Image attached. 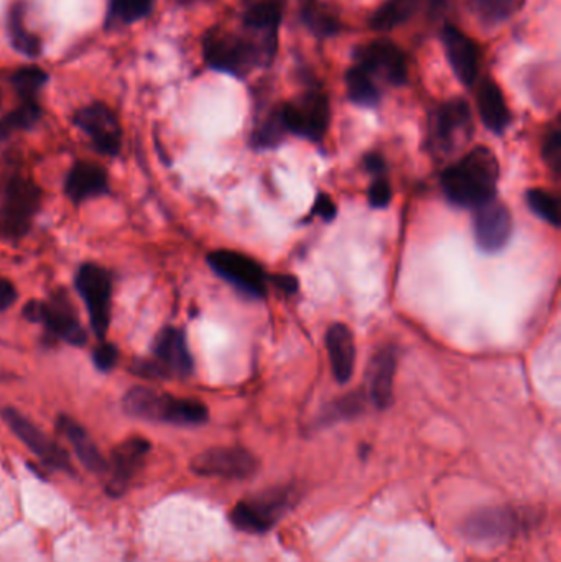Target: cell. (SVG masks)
Returning <instances> with one entry per match:
<instances>
[{"mask_svg":"<svg viewBox=\"0 0 561 562\" xmlns=\"http://www.w3.org/2000/svg\"><path fill=\"white\" fill-rule=\"evenodd\" d=\"M302 20L319 38H328L341 30L338 16L316 0H308L302 9Z\"/></svg>","mask_w":561,"mask_h":562,"instance_id":"cell-30","label":"cell"},{"mask_svg":"<svg viewBox=\"0 0 561 562\" xmlns=\"http://www.w3.org/2000/svg\"><path fill=\"white\" fill-rule=\"evenodd\" d=\"M417 7L418 0H388L375 10L369 25L375 32H389V30L397 29L417 12Z\"/></svg>","mask_w":561,"mask_h":562,"instance_id":"cell-26","label":"cell"},{"mask_svg":"<svg viewBox=\"0 0 561 562\" xmlns=\"http://www.w3.org/2000/svg\"><path fill=\"white\" fill-rule=\"evenodd\" d=\"M359 68L368 75H378L394 86H404L408 78V63L405 53L394 43L378 40L361 46L356 52Z\"/></svg>","mask_w":561,"mask_h":562,"instance_id":"cell-17","label":"cell"},{"mask_svg":"<svg viewBox=\"0 0 561 562\" xmlns=\"http://www.w3.org/2000/svg\"><path fill=\"white\" fill-rule=\"evenodd\" d=\"M178 2L191 5V3L210 2V0H178Z\"/></svg>","mask_w":561,"mask_h":562,"instance_id":"cell-44","label":"cell"},{"mask_svg":"<svg viewBox=\"0 0 561 562\" xmlns=\"http://www.w3.org/2000/svg\"><path fill=\"white\" fill-rule=\"evenodd\" d=\"M42 206V188L26 177H13L0 193V237L19 240L29 233Z\"/></svg>","mask_w":561,"mask_h":562,"instance_id":"cell-6","label":"cell"},{"mask_svg":"<svg viewBox=\"0 0 561 562\" xmlns=\"http://www.w3.org/2000/svg\"><path fill=\"white\" fill-rule=\"evenodd\" d=\"M441 43L455 76L464 86H473L480 78L481 69V52L476 43L467 33L451 25L441 30Z\"/></svg>","mask_w":561,"mask_h":562,"instance_id":"cell-19","label":"cell"},{"mask_svg":"<svg viewBox=\"0 0 561 562\" xmlns=\"http://www.w3.org/2000/svg\"><path fill=\"white\" fill-rule=\"evenodd\" d=\"M92 360H94L96 369L101 370V372H109V370L117 366V347L111 342L101 344V346L96 347L94 352H92Z\"/></svg>","mask_w":561,"mask_h":562,"instance_id":"cell-37","label":"cell"},{"mask_svg":"<svg viewBox=\"0 0 561 562\" xmlns=\"http://www.w3.org/2000/svg\"><path fill=\"white\" fill-rule=\"evenodd\" d=\"M478 109L484 125L494 134H504L510 124V111L497 82L484 81L478 91Z\"/></svg>","mask_w":561,"mask_h":562,"instance_id":"cell-25","label":"cell"},{"mask_svg":"<svg viewBox=\"0 0 561 562\" xmlns=\"http://www.w3.org/2000/svg\"><path fill=\"white\" fill-rule=\"evenodd\" d=\"M122 408L132 418L175 426H200L210 418L206 406L198 400L180 398L148 386L128 390L122 398Z\"/></svg>","mask_w":561,"mask_h":562,"instance_id":"cell-2","label":"cell"},{"mask_svg":"<svg viewBox=\"0 0 561 562\" xmlns=\"http://www.w3.org/2000/svg\"><path fill=\"white\" fill-rule=\"evenodd\" d=\"M527 204L532 213L553 227H560V206L559 201L549 191L530 190L527 193Z\"/></svg>","mask_w":561,"mask_h":562,"instance_id":"cell-34","label":"cell"},{"mask_svg":"<svg viewBox=\"0 0 561 562\" xmlns=\"http://www.w3.org/2000/svg\"><path fill=\"white\" fill-rule=\"evenodd\" d=\"M520 7H523V0H470L471 12L481 25H501Z\"/></svg>","mask_w":561,"mask_h":562,"instance_id":"cell-29","label":"cell"},{"mask_svg":"<svg viewBox=\"0 0 561 562\" xmlns=\"http://www.w3.org/2000/svg\"><path fill=\"white\" fill-rule=\"evenodd\" d=\"M7 35L10 45L25 58H40L43 53V42L29 25H26V3L15 0L7 13Z\"/></svg>","mask_w":561,"mask_h":562,"instance_id":"cell-24","label":"cell"},{"mask_svg":"<svg viewBox=\"0 0 561 562\" xmlns=\"http://www.w3.org/2000/svg\"><path fill=\"white\" fill-rule=\"evenodd\" d=\"M72 122L91 140L99 154L115 157L121 151V124L108 105L102 102L85 105L76 112Z\"/></svg>","mask_w":561,"mask_h":562,"instance_id":"cell-15","label":"cell"},{"mask_svg":"<svg viewBox=\"0 0 561 562\" xmlns=\"http://www.w3.org/2000/svg\"><path fill=\"white\" fill-rule=\"evenodd\" d=\"M313 216H319L322 220L332 221L336 216V204L333 203L328 194H319L315 201V207L312 211Z\"/></svg>","mask_w":561,"mask_h":562,"instance_id":"cell-39","label":"cell"},{"mask_svg":"<svg viewBox=\"0 0 561 562\" xmlns=\"http://www.w3.org/2000/svg\"><path fill=\"white\" fill-rule=\"evenodd\" d=\"M259 462L244 448H213L201 452L191 461V471L203 477L244 481L256 474Z\"/></svg>","mask_w":561,"mask_h":562,"instance_id":"cell-14","label":"cell"},{"mask_svg":"<svg viewBox=\"0 0 561 562\" xmlns=\"http://www.w3.org/2000/svg\"><path fill=\"white\" fill-rule=\"evenodd\" d=\"M152 352V359L142 360L135 366L138 375L147 379H187L193 373V357L183 330L177 327L161 329L155 337Z\"/></svg>","mask_w":561,"mask_h":562,"instance_id":"cell-7","label":"cell"},{"mask_svg":"<svg viewBox=\"0 0 561 562\" xmlns=\"http://www.w3.org/2000/svg\"><path fill=\"white\" fill-rule=\"evenodd\" d=\"M43 111L38 101H22L19 108L0 119V138H9L16 132L30 131L38 124Z\"/></svg>","mask_w":561,"mask_h":562,"instance_id":"cell-31","label":"cell"},{"mask_svg":"<svg viewBox=\"0 0 561 562\" xmlns=\"http://www.w3.org/2000/svg\"><path fill=\"white\" fill-rule=\"evenodd\" d=\"M23 316L30 323L42 324L45 333L55 340H65L75 347L88 342L68 294L53 293L48 301H30L23 306Z\"/></svg>","mask_w":561,"mask_h":562,"instance_id":"cell-8","label":"cell"},{"mask_svg":"<svg viewBox=\"0 0 561 562\" xmlns=\"http://www.w3.org/2000/svg\"><path fill=\"white\" fill-rule=\"evenodd\" d=\"M56 426H58L59 432L68 439L69 445L72 446V451L76 452L79 461L89 472L105 474L108 462H105L104 456L101 454L89 432L79 423H76L69 416L63 415L59 416Z\"/></svg>","mask_w":561,"mask_h":562,"instance_id":"cell-23","label":"cell"},{"mask_svg":"<svg viewBox=\"0 0 561 562\" xmlns=\"http://www.w3.org/2000/svg\"><path fill=\"white\" fill-rule=\"evenodd\" d=\"M473 134V115L470 104L457 98L444 102L435 111L430 124L431 147L444 155H451L463 148Z\"/></svg>","mask_w":561,"mask_h":562,"instance_id":"cell-9","label":"cell"},{"mask_svg":"<svg viewBox=\"0 0 561 562\" xmlns=\"http://www.w3.org/2000/svg\"><path fill=\"white\" fill-rule=\"evenodd\" d=\"M150 451V442L141 436H132L112 451L111 461L108 462L109 475L105 492L117 498L127 492L132 479L144 468L145 458Z\"/></svg>","mask_w":561,"mask_h":562,"instance_id":"cell-16","label":"cell"},{"mask_svg":"<svg viewBox=\"0 0 561 562\" xmlns=\"http://www.w3.org/2000/svg\"><path fill=\"white\" fill-rule=\"evenodd\" d=\"M536 525L534 512L513 507L478 510L464 521V537L480 547H503Z\"/></svg>","mask_w":561,"mask_h":562,"instance_id":"cell-5","label":"cell"},{"mask_svg":"<svg viewBox=\"0 0 561 562\" xmlns=\"http://www.w3.org/2000/svg\"><path fill=\"white\" fill-rule=\"evenodd\" d=\"M474 237L484 252H497L513 236V216L503 203L491 200L481 204L474 214Z\"/></svg>","mask_w":561,"mask_h":562,"instance_id":"cell-18","label":"cell"},{"mask_svg":"<svg viewBox=\"0 0 561 562\" xmlns=\"http://www.w3.org/2000/svg\"><path fill=\"white\" fill-rule=\"evenodd\" d=\"M326 347L335 379L339 383L349 382L356 366V342L351 329L341 323L329 327L326 333Z\"/></svg>","mask_w":561,"mask_h":562,"instance_id":"cell-22","label":"cell"},{"mask_svg":"<svg viewBox=\"0 0 561 562\" xmlns=\"http://www.w3.org/2000/svg\"><path fill=\"white\" fill-rule=\"evenodd\" d=\"M10 82L22 101H38L40 92L48 82V75L36 66H26L13 72Z\"/></svg>","mask_w":561,"mask_h":562,"instance_id":"cell-32","label":"cell"},{"mask_svg":"<svg viewBox=\"0 0 561 562\" xmlns=\"http://www.w3.org/2000/svg\"><path fill=\"white\" fill-rule=\"evenodd\" d=\"M346 88L349 99L361 108H375L381 101V91L374 79L359 66H352L346 72Z\"/></svg>","mask_w":561,"mask_h":562,"instance_id":"cell-27","label":"cell"},{"mask_svg":"<svg viewBox=\"0 0 561 562\" xmlns=\"http://www.w3.org/2000/svg\"><path fill=\"white\" fill-rule=\"evenodd\" d=\"M543 158L546 164L559 173L561 167V134L559 128L547 135L546 144H543Z\"/></svg>","mask_w":561,"mask_h":562,"instance_id":"cell-38","label":"cell"},{"mask_svg":"<svg viewBox=\"0 0 561 562\" xmlns=\"http://www.w3.org/2000/svg\"><path fill=\"white\" fill-rule=\"evenodd\" d=\"M109 191V178L104 168L89 161L72 165L66 177L65 193L75 204L85 203L92 198L104 196Z\"/></svg>","mask_w":561,"mask_h":562,"instance_id":"cell-20","label":"cell"},{"mask_svg":"<svg viewBox=\"0 0 561 562\" xmlns=\"http://www.w3.org/2000/svg\"><path fill=\"white\" fill-rule=\"evenodd\" d=\"M5 425L9 426L10 431L40 459L45 462L49 468L58 469V471L68 472L72 474L71 461H69L68 452L53 441L49 436H46L35 423L30 422L26 416H23L19 409L3 408L0 412Z\"/></svg>","mask_w":561,"mask_h":562,"instance_id":"cell-13","label":"cell"},{"mask_svg":"<svg viewBox=\"0 0 561 562\" xmlns=\"http://www.w3.org/2000/svg\"><path fill=\"white\" fill-rule=\"evenodd\" d=\"M203 56L210 68L244 78L262 59L270 61L273 55L253 38L226 30L211 29L203 38Z\"/></svg>","mask_w":561,"mask_h":562,"instance_id":"cell-3","label":"cell"},{"mask_svg":"<svg viewBox=\"0 0 561 562\" xmlns=\"http://www.w3.org/2000/svg\"><path fill=\"white\" fill-rule=\"evenodd\" d=\"M362 409H364V396L359 392L349 393V395L343 396L341 400L335 403L326 418L332 419V422L355 418L359 413H362Z\"/></svg>","mask_w":561,"mask_h":562,"instance_id":"cell-35","label":"cell"},{"mask_svg":"<svg viewBox=\"0 0 561 562\" xmlns=\"http://www.w3.org/2000/svg\"><path fill=\"white\" fill-rule=\"evenodd\" d=\"M75 284L79 296L85 301L92 330L98 339H104L111 324V276L96 263H85L76 273Z\"/></svg>","mask_w":561,"mask_h":562,"instance_id":"cell-10","label":"cell"},{"mask_svg":"<svg viewBox=\"0 0 561 562\" xmlns=\"http://www.w3.org/2000/svg\"><path fill=\"white\" fill-rule=\"evenodd\" d=\"M497 183L500 161L487 147L473 148L441 175L448 200L457 206L474 210L496 198Z\"/></svg>","mask_w":561,"mask_h":562,"instance_id":"cell-1","label":"cell"},{"mask_svg":"<svg viewBox=\"0 0 561 562\" xmlns=\"http://www.w3.org/2000/svg\"><path fill=\"white\" fill-rule=\"evenodd\" d=\"M287 132L319 142L329 125V101L323 92L308 91L280 108Z\"/></svg>","mask_w":561,"mask_h":562,"instance_id":"cell-11","label":"cell"},{"mask_svg":"<svg viewBox=\"0 0 561 562\" xmlns=\"http://www.w3.org/2000/svg\"><path fill=\"white\" fill-rule=\"evenodd\" d=\"M273 283H276L280 290L285 291V293H295L296 288H299V281L289 276L273 277Z\"/></svg>","mask_w":561,"mask_h":562,"instance_id":"cell-42","label":"cell"},{"mask_svg":"<svg viewBox=\"0 0 561 562\" xmlns=\"http://www.w3.org/2000/svg\"><path fill=\"white\" fill-rule=\"evenodd\" d=\"M211 270L247 296L263 297L267 293V276L262 267L234 250H216L207 256Z\"/></svg>","mask_w":561,"mask_h":562,"instance_id":"cell-12","label":"cell"},{"mask_svg":"<svg viewBox=\"0 0 561 562\" xmlns=\"http://www.w3.org/2000/svg\"><path fill=\"white\" fill-rule=\"evenodd\" d=\"M397 352L394 347L379 350L369 367V396L378 408L385 409L394 395Z\"/></svg>","mask_w":561,"mask_h":562,"instance_id":"cell-21","label":"cell"},{"mask_svg":"<svg viewBox=\"0 0 561 562\" xmlns=\"http://www.w3.org/2000/svg\"><path fill=\"white\" fill-rule=\"evenodd\" d=\"M366 170L374 177H382L385 173V161L384 158L379 154H371L366 157L364 160Z\"/></svg>","mask_w":561,"mask_h":562,"instance_id":"cell-41","label":"cell"},{"mask_svg":"<svg viewBox=\"0 0 561 562\" xmlns=\"http://www.w3.org/2000/svg\"><path fill=\"white\" fill-rule=\"evenodd\" d=\"M287 128L285 124H283L282 111L276 109V111L270 112L259 125H257L256 131L253 134V144L256 148H273L283 140L285 137Z\"/></svg>","mask_w":561,"mask_h":562,"instance_id":"cell-33","label":"cell"},{"mask_svg":"<svg viewBox=\"0 0 561 562\" xmlns=\"http://www.w3.org/2000/svg\"><path fill=\"white\" fill-rule=\"evenodd\" d=\"M155 0H109L105 26H127L150 13Z\"/></svg>","mask_w":561,"mask_h":562,"instance_id":"cell-28","label":"cell"},{"mask_svg":"<svg viewBox=\"0 0 561 562\" xmlns=\"http://www.w3.org/2000/svg\"><path fill=\"white\" fill-rule=\"evenodd\" d=\"M391 198L392 190L388 178L384 175L382 177H374V181H372L371 188H369V203H371V206L378 207V210L389 206Z\"/></svg>","mask_w":561,"mask_h":562,"instance_id":"cell-36","label":"cell"},{"mask_svg":"<svg viewBox=\"0 0 561 562\" xmlns=\"http://www.w3.org/2000/svg\"><path fill=\"white\" fill-rule=\"evenodd\" d=\"M16 301V290L12 281L0 279V311H7Z\"/></svg>","mask_w":561,"mask_h":562,"instance_id":"cell-40","label":"cell"},{"mask_svg":"<svg viewBox=\"0 0 561 562\" xmlns=\"http://www.w3.org/2000/svg\"><path fill=\"white\" fill-rule=\"evenodd\" d=\"M299 498V488L292 485L267 488L234 505L231 525L247 535L267 533L295 507Z\"/></svg>","mask_w":561,"mask_h":562,"instance_id":"cell-4","label":"cell"},{"mask_svg":"<svg viewBox=\"0 0 561 562\" xmlns=\"http://www.w3.org/2000/svg\"><path fill=\"white\" fill-rule=\"evenodd\" d=\"M450 2L451 0H428V9L434 15H441Z\"/></svg>","mask_w":561,"mask_h":562,"instance_id":"cell-43","label":"cell"}]
</instances>
